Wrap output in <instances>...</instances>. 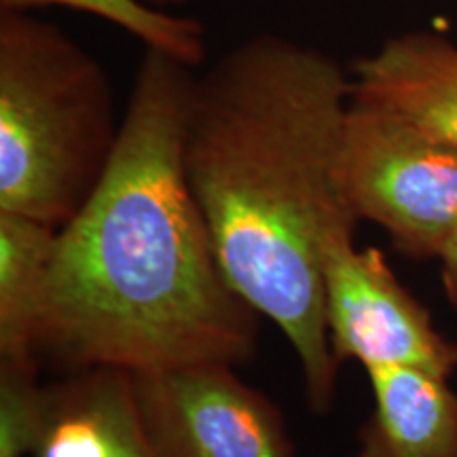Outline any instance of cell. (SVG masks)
Segmentation results:
<instances>
[{
    "mask_svg": "<svg viewBox=\"0 0 457 457\" xmlns=\"http://www.w3.org/2000/svg\"><path fill=\"white\" fill-rule=\"evenodd\" d=\"M195 71L142 54L111 162L57 231L38 362L146 373L254 358L259 313L222 271L187 179Z\"/></svg>",
    "mask_w": 457,
    "mask_h": 457,
    "instance_id": "cell-1",
    "label": "cell"
},
{
    "mask_svg": "<svg viewBox=\"0 0 457 457\" xmlns=\"http://www.w3.org/2000/svg\"><path fill=\"white\" fill-rule=\"evenodd\" d=\"M438 262H441V279H443L445 296H447V301L457 312V231L451 236L447 245H445Z\"/></svg>",
    "mask_w": 457,
    "mask_h": 457,
    "instance_id": "cell-13",
    "label": "cell"
},
{
    "mask_svg": "<svg viewBox=\"0 0 457 457\" xmlns=\"http://www.w3.org/2000/svg\"><path fill=\"white\" fill-rule=\"evenodd\" d=\"M140 3L148 4V7H155V9H162V11H171V13H174L176 9L191 7V4L202 3V0H140Z\"/></svg>",
    "mask_w": 457,
    "mask_h": 457,
    "instance_id": "cell-14",
    "label": "cell"
},
{
    "mask_svg": "<svg viewBox=\"0 0 457 457\" xmlns=\"http://www.w3.org/2000/svg\"><path fill=\"white\" fill-rule=\"evenodd\" d=\"M352 98L457 148V45L428 30L387 38L353 64Z\"/></svg>",
    "mask_w": 457,
    "mask_h": 457,
    "instance_id": "cell-7",
    "label": "cell"
},
{
    "mask_svg": "<svg viewBox=\"0 0 457 457\" xmlns=\"http://www.w3.org/2000/svg\"><path fill=\"white\" fill-rule=\"evenodd\" d=\"M324 316L337 362L411 367L451 379L457 343L436 328L428 307L396 278L386 256L339 233L324 256Z\"/></svg>",
    "mask_w": 457,
    "mask_h": 457,
    "instance_id": "cell-6",
    "label": "cell"
},
{
    "mask_svg": "<svg viewBox=\"0 0 457 457\" xmlns=\"http://www.w3.org/2000/svg\"><path fill=\"white\" fill-rule=\"evenodd\" d=\"M373 413L356 457H457V392L447 377L411 367L364 369Z\"/></svg>",
    "mask_w": 457,
    "mask_h": 457,
    "instance_id": "cell-9",
    "label": "cell"
},
{
    "mask_svg": "<svg viewBox=\"0 0 457 457\" xmlns=\"http://www.w3.org/2000/svg\"><path fill=\"white\" fill-rule=\"evenodd\" d=\"M155 457H295L284 415L236 367L199 362L129 373Z\"/></svg>",
    "mask_w": 457,
    "mask_h": 457,
    "instance_id": "cell-5",
    "label": "cell"
},
{
    "mask_svg": "<svg viewBox=\"0 0 457 457\" xmlns=\"http://www.w3.org/2000/svg\"><path fill=\"white\" fill-rule=\"evenodd\" d=\"M45 7H64L98 17L134 37L145 49L163 51L193 68L202 66L208 55L205 30L197 20L148 7L140 0H0V11Z\"/></svg>",
    "mask_w": 457,
    "mask_h": 457,
    "instance_id": "cell-11",
    "label": "cell"
},
{
    "mask_svg": "<svg viewBox=\"0 0 457 457\" xmlns=\"http://www.w3.org/2000/svg\"><path fill=\"white\" fill-rule=\"evenodd\" d=\"M352 72L327 51L261 32L197 74L185 168L228 282L296 353L312 413L333 407L339 362L324 256L356 231L339 180Z\"/></svg>",
    "mask_w": 457,
    "mask_h": 457,
    "instance_id": "cell-2",
    "label": "cell"
},
{
    "mask_svg": "<svg viewBox=\"0 0 457 457\" xmlns=\"http://www.w3.org/2000/svg\"><path fill=\"white\" fill-rule=\"evenodd\" d=\"M37 358H0V457L34 455L47 426L49 392Z\"/></svg>",
    "mask_w": 457,
    "mask_h": 457,
    "instance_id": "cell-12",
    "label": "cell"
},
{
    "mask_svg": "<svg viewBox=\"0 0 457 457\" xmlns=\"http://www.w3.org/2000/svg\"><path fill=\"white\" fill-rule=\"evenodd\" d=\"M339 180L358 220L390 236L415 261L441 259L457 231V148L352 98L341 136Z\"/></svg>",
    "mask_w": 457,
    "mask_h": 457,
    "instance_id": "cell-4",
    "label": "cell"
},
{
    "mask_svg": "<svg viewBox=\"0 0 457 457\" xmlns=\"http://www.w3.org/2000/svg\"><path fill=\"white\" fill-rule=\"evenodd\" d=\"M119 129L98 57L32 11H0V212L66 225L104 174Z\"/></svg>",
    "mask_w": 457,
    "mask_h": 457,
    "instance_id": "cell-3",
    "label": "cell"
},
{
    "mask_svg": "<svg viewBox=\"0 0 457 457\" xmlns=\"http://www.w3.org/2000/svg\"><path fill=\"white\" fill-rule=\"evenodd\" d=\"M57 231L30 216L0 212V358H37Z\"/></svg>",
    "mask_w": 457,
    "mask_h": 457,
    "instance_id": "cell-10",
    "label": "cell"
},
{
    "mask_svg": "<svg viewBox=\"0 0 457 457\" xmlns=\"http://www.w3.org/2000/svg\"><path fill=\"white\" fill-rule=\"evenodd\" d=\"M47 426L32 457H155L125 370H74L47 387Z\"/></svg>",
    "mask_w": 457,
    "mask_h": 457,
    "instance_id": "cell-8",
    "label": "cell"
}]
</instances>
